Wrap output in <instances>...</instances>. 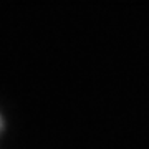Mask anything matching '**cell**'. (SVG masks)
I'll use <instances>...</instances> for the list:
<instances>
[{
  "label": "cell",
  "instance_id": "cell-1",
  "mask_svg": "<svg viewBox=\"0 0 149 149\" xmlns=\"http://www.w3.org/2000/svg\"><path fill=\"white\" fill-rule=\"evenodd\" d=\"M0 128H2V121H0Z\"/></svg>",
  "mask_w": 149,
  "mask_h": 149
}]
</instances>
